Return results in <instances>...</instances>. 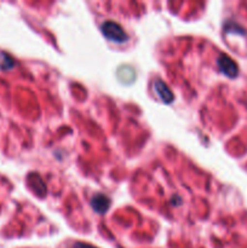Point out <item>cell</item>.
<instances>
[{"instance_id": "6da1fadb", "label": "cell", "mask_w": 247, "mask_h": 248, "mask_svg": "<svg viewBox=\"0 0 247 248\" xmlns=\"http://www.w3.org/2000/svg\"><path fill=\"white\" fill-rule=\"evenodd\" d=\"M102 33L108 40L114 41V43H124L127 40V34L115 22H104L102 24Z\"/></svg>"}, {"instance_id": "7a4b0ae2", "label": "cell", "mask_w": 247, "mask_h": 248, "mask_svg": "<svg viewBox=\"0 0 247 248\" xmlns=\"http://www.w3.org/2000/svg\"><path fill=\"white\" fill-rule=\"evenodd\" d=\"M218 67L222 70V73H224L227 77L229 78H236L239 74V69H237V65L229 56L222 55L217 61Z\"/></svg>"}, {"instance_id": "3957f363", "label": "cell", "mask_w": 247, "mask_h": 248, "mask_svg": "<svg viewBox=\"0 0 247 248\" xmlns=\"http://www.w3.org/2000/svg\"><path fill=\"white\" fill-rule=\"evenodd\" d=\"M91 205L97 213H104L107 212V210H108L109 206H110V200H109L106 195L98 194V195H94L93 198H92Z\"/></svg>"}, {"instance_id": "277c9868", "label": "cell", "mask_w": 247, "mask_h": 248, "mask_svg": "<svg viewBox=\"0 0 247 248\" xmlns=\"http://www.w3.org/2000/svg\"><path fill=\"white\" fill-rule=\"evenodd\" d=\"M154 87L156 93L159 94V97L165 103H170V102L173 101V94H172V92L170 91V89L164 81H161V80H155Z\"/></svg>"}, {"instance_id": "5b68a950", "label": "cell", "mask_w": 247, "mask_h": 248, "mask_svg": "<svg viewBox=\"0 0 247 248\" xmlns=\"http://www.w3.org/2000/svg\"><path fill=\"white\" fill-rule=\"evenodd\" d=\"M73 248H96V247L91 246V245L82 244V242H77V244L74 245V247H73Z\"/></svg>"}]
</instances>
